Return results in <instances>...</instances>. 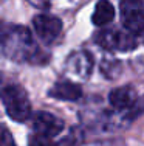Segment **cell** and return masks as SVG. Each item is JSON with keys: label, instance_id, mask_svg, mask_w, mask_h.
<instances>
[{"label": "cell", "instance_id": "8", "mask_svg": "<svg viewBox=\"0 0 144 146\" xmlns=\"http://www.w3.org/2000/svg\"><path fill=\"white\" fill-rule=\"evenodd\" d=\"M115 19V8L108 0H99L95 6V13H93V20L95 25L98 27H104L108 25L112 20Z\"/></svg>", "mask_w": 144, "mask_h": 146}, {"label": "cell", "instance_id": "4", "mask_svg": "<svg viewBox=\"0 0 144 146\" xmlns=\"http://www.w3.org/2000/svg\"><path fill=\"white\" fill-rule=\"evenodd\" d=\"M33 126H34V132L40 135H45V137H56L59 135L64 129V121L60 118H57L53 113L48 112H39L34 115L33 120Z\"/></svg>", "mask_w": 144, "mask_h": 146}, {"label": "cell", "instance_id": "5", "mask_svg": "<svg viewBox=\"0 0 144 146\" xmlns=\"http://www.w3.org/2000/svg\"><path fill=\"white\" fill-rule=\"evenodd\" d=\"M96 42L105 48H115V50H129L135 47L132 36H124L118 31H102L98 34Z\"/></svg>", "mask_w": 144, "mask_h": 146}, {"label": "cell", "instance_id": "3", "mask_svg": "<svg viewBox=\"0 0 144 146\" xmlns=\"http://www.w3.org/2000/svg\"><path fill=\"white\" fill-rule=\"evenodd\" d=\"M34 31L36 34L43 40L45 44H51L53 40L57 39V36L62 31V22L54 16L48 14H39L33 20Z\"/></svg>", "mask_w": 144, "mask_h": 146}, {"label": "cell", "instance_id": "10", "mask_svg": "<svg viewBox=\"0 0 144 146\" xmlns=\"http://www.w3.org/2000/svg\"><path fill=\"white\" fill-rule=\"evenodd\" d=\"M0 146H16V141L12 138L11 132L0 126Z\"/></svg>", "mask_w": 144, "mask_h": 146}, {"label": "cell", "instance_id": "7", "mask_svg": "<svg viewBox=\"0 0 144 146\" xmlns=\"http://www.w3.org/2000/svg\"><path fill=\"white\" fill-rule=\"evenodd\" d=\"M50 95L53 98L64 100V101H76V100L81 98L82 89L78 84H74V82L60 81L53 86V89L50 90Z\"/></svg>", "mask_w": 144, "mask_h": 146}, {"label": "cell", "instance_id": "2", "mask_svg": "<svg viewBox=\"0 0 144 146\" xmlns=\"http://www.w3.org/2000/svg\"><path fill=\"white\" fill-rule=\"evenodd\" d=\"M121 17L130 33L144 31V3L143 0H121Z\"/></svg>", "mask_w": 144, "mask_h": 146}, {"label": "cell", "instance_id": "9", "mask_svg": "<svg viewBox=\"0 0 144 146\" xmlns=\"http://www.w3.org/2000/svg\"><path fill=\"white\" fill-rule=\"evenodd\" d=\"M28 146H53V143H51L50 137H45V135L34 132V135H31L28 140Z\"/></svg>", "mask_w": 144, "mask_h": 146}, {"label": "cell", "instance_id": "6", "mask_svg": "<svg viewBox=\"0 0 144 146\" xmlns=\"http://www.w3.org/2000/svg\"><path fill=\"white\" fill-rule=\"evenodd\" d=\"M110 104L116 109H127L132 107L136 103V90L132 86H124V87H119L112 90L110 93Z\"/></svg>", "mask_w": 144, "mask_h": 146}, {"label": "cell", "instance_id": "1", "mask_svg": "<svg viewBox=\"0 0 144 146\" xmlns=\"http://www.w3.org/2000/svg\"><path fill=\"white\" fill-rule=\"evenodd\" d=\"M0 98L6 109V113L14 121H25L31 117V103L25 89L20 86H6L0 92Z\"/></svg>", "mask_w": 144, "mask_h": 146}]
</instances>
